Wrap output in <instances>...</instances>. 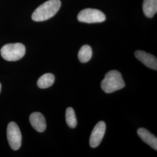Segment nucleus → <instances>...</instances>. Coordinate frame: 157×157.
<instances>
[{"instance_id": "1", "label": "nucleus", "mask_w": 157, "mask_h": 157, "mask_svg": "<svg viewBox=\"0 0 157 157\" xmlns=\"http://www.w3.org/2000/svg\"><path fill=\"white\" fill-rule=\"evenodd\" d=\"M61 6L60 0H49L42 4L33 12L32 18L34 21H45L54 17Z\"/></svg>"}, {"instance_id": "2", "label": "nucleus", "mask_w": 157, "mask_h": 157, "mask_svg": "<svg viewBox=\"0 0 157 157\" xmlns=\"http://www.w3.org/2000/svg\"><path fill=\"white\" fill-rule=\"evenodd\" d=\"M124 86L125 83L121 73L115 70L109 71L105 75L101 83L102 90L106 93H111L121 90Z\"/></svg>"}, {"instance_id": "3", "label": "nucleus", "mask_w": 157, "mask_h": 157, "mask_svg": "<svg viewBox=\"0 0 157 157\" xmlns=\"http://www.w3.org/2000/svg\"><path fill=\"white\" fill-rule=\"evenodd\" d=\"M26 48L22 43L7 44L1 50L2 57L8 61H17L25 55Z\"/></svg>"}, {"instance_id": "4", "label": "nucleus", "mask_w": 157, "mask_h": 157, "mask_svg": "<svg viewBox=\"0 0 157 157\" xmlns=\"http://www.w3.org/2000/svg\"><path fill=\"white\" fill-rule=\"evenodd\" d=\"M78 19L79 22L94 23L104 22L106 19L105 14L96 9L86 8L78 13Z\"/></svg>"}, {"instance_id": "5", "label": "nucleus", "mask_w": 157, "mask_h": 157, "mask_svg": "<svg viewBox=\"0 0 157 157\" xmlns=\"http://www.w3.org/2000/svg\"><path fill=\"white\" fill-rule=\"evenodd\" d=\"M7 139L13 150H17L22 144V135L18 126L14 122L8 124L7 127Z\"/></svg>"}, {"instance_id": "6", "label": "nucleus", "mask_w": 157, "mask_h": 157, "mask_svg": "<svg viewBox=\"0 0 157 157\" xmlns=\"http://www.w3.org/2000/svg\"><path fill=\"white\" fill-rule=\"evenodd\" d=\"M106 130V125L104 121H100L96 124L90 136V146L95 148L99 146L104 136Z\"/></svg>"}, {"instance_id": "7", "label": "nucleus", "mask_w": 157, "mask_h": 157, "mask_svg": "<svg viewBox=\"0 0 157 157\" xmlns=\"http://www.w3.org/2000/svg\"><path fill=\"white\" fill-rule=\"evenodd\" d=\"M135 55L136 58L144 64L146 67L157 71V59L155 56L141 50L136 51Z\"/></svg>"}, {"instance_id": "8", "label": "nucleus", "mask_w": 157, "mask_h": 157, "mask_svg": "<svg viewBox=\"0 0 157 157\" xmlns=\"http://www.w3.org/2000/svg\"><path fill=\"white\" fill-rule=\"evenodd\" d=\"M29 121L32 127L37 132L40 133L44 132L47 126L46 121L43 115L40 112L32 113L30 116Z\"/></svg>"}, {"instance_id": "9", "label": "nucleus", "mask_w": 157, "mask_h": 157, "mask_svg": "<svg viewBox=\"0 0 157 157\" xmlns=\"http://www.w3.org/2000/svg\"><path fill=\"white\" fill-rule=\"evenodd\" d=\"M137 135L146 144L151 147L155 150H157V137L144 128H140L137 130Z\"/></svg>"}, {"instance_id": "10", "label": "nucleus", "mask_w": 157, "mask_h": 157, "mask_svg": "<svg viewBox=\"0 0 157 157\" xmlns=\"http://www.w3.org/2000/svg\"><path fill=\"white\" fill-rule=\"evenodd\" d=\"M143 10L146 17L151 18L157 12V0H144Z\"/></svg>"}, {"instance_id": "11", "label": "nucleus", "mask_w": 157, "mask_h": 157, "mask_svg": "<svg viewBox=\"0 0 157 157\" xmlns=\"http://www.w3.org/2000/svg\"><path fill=\"white\" fill-rule=\"evenodd\" d=\"M55 82V76L52 73H45L41 76L37 81V86L40 89L51 87Z\"/></svg>"}, {"instance_id": "12", "label": "nucleus", "mask_w": 157, "mask_h": 157, "mask_svg": "<svg viewBox=\"0 0 157 157\" xmlns=\"http://www.w3.org/2000/svg\"><path fill=\"white\" fill-rule=\"evenodd\" d=\"M92 56L93 51L90 45H84L82 46L78 51V59L82 63L89 62L91 59Z\"/></svg>"}, {"instance_id": "13", "label": "nucleus", "mask_w": 157, "mask_h": 157, "mask_svg": "<svg viewBox=\"0 0 157 157\" xmlns=\"http://www.w3.org/2000/svg\"><path fill=\"white\" fill-rule=\"evenodd\" d=\"M66 122L68 126L71 128H75L77 125V119L76 118L75 111L72 108L68 107L65 113Z\"/></svg>"}, {"instance_id": "14", "label": "nucleus", "mask_w": 157, "mask_h": 157, "mask_svg": "<svg viewBox=\"0 0 157 157\" xmlns=\"http://www.w3.org/2000/svg\"><path fill=\"white\" fill-rule=\"evenodd\" d=\"M1 83H0V93H1Z\"/></svg>"}]
</instances>
